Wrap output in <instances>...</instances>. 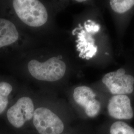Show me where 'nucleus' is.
Wrapping results in <instances>:
<instances>
[{"label":"nucleus","instance_id":"nucleus-7","mask_svg":"<svg viewBox=\"0 0 134 134\" xmlns=\"http://www.w3.org/2000/svg\"><path fill=\"white\" fill-rule=\"evenodd\" d=\"M19 36L14 24L7 19H0V48L14 43Z\"/></svg>","mask_w":134,"mask_h":134},{"label":"nucleus","instance_id":"nucleus-6","mask_svg":"<svg viewBox=\"0 0 134 134\" xmlns=\"http://www.w3.org/2000/svg\"><path fill=\"white\" fill-rule=\"evenodd\" d=\"M108 111L112 117L119 120H129L134 116L131 101L126 95H115L109 101Z\"/></svg>","mask_w":134,"mask_h":134},{"label":"nucleus","instance_id":"nucleus-8","mask_svg":"<svg viewBox=\"0 0 134 134\" xmlns=\"http://www.w3.org/2000/svg\"><path fill=\"white\" fill-rule=\"evenodd\" d=\"M96 93L91 88L86 86H78L74 91L73 97L77 104L85 109L96 102Z\"/></svg>","mask_w":134,"mask_h":134},{"label":"nucleus","instance_id":"nucleus-1","mask_svg":"<svg viewBox=\"0 0 134 134\" xmlns=\"http://www.w3.org/2000/svg\"><path fill=\"white\" fill-rule=\"evenodd\" d=\"M13 7L19 19L30 26H41L48 20L46 8L37 0H14Z\"/></svg>","mask_w":134,"mask_h":134},{"label":"nucleus","instance_id":"nucleus-3","mask_svg":"<svg viewBox=\"0 0 134 134\" xmlns=\"http://www.w3.org/2000/svg\"><path fill=\"white\" fill-rule=\"evenodd\" d=\"M34 124L40 134H60L64 129L61 119L51 110L39 107L34 110Z\"/></svg>","mask_w":134,"mask_h":134},{"label":"nucleus","instance_id":"nucleus-11","mask_svg":"<svg viewBox=\"0 0 134 134\" xmlns=\"http://www.w3.org/2000/svg\"><path fill=\"white\" fill-rule=\"evenodd\" d=\"M110 134H134V129L122 121L114 123L110 127Z\"/></svg>","mask_w":134,"mask_h":134},{"label":"nucleus","instance_id":"nucleus-5","mask_svg":"<svg viewBox=\"0 0 134 134\" xmlns=\"http://www.w3.org/2000/svg\"><path fill=\"white\" fill-rule=\"evenodd\" d=\"M34 112V106L31 99L23 97L10 107L6 115L10 124L14 128H19L33 118Z\"/></svg>","mask_w":134,"mask_h":134},{"label":"nucleus","instance_id":"nucleus-9","mask_svg":"<svg viewBox=\"0 0 134 134\" xmlns=\"http://www.w3.org/2000/svg\"><path fill=\"white\" fill-rule=\"evenodd\" d=\"M13 91V87L6 82H0V115L5 111L9 103V96Z\"/></svg>","mask_w":134,"mask_h":134},{"label":"nucleus","instance_id":"nucleus-4","mask_svg":"<svg viewBox=\"0 0 134 134\" xmlns=\"http://www.w3.org/2000/svg\"><path fill=\"white\" fill-rule=\"evenodd\" d=\"M124 69L106 74L102 82L111 93L115 95L130 94L134 91V77L125 74Z\"/></svg>","mask_w":134,"mask_h":134},{"label":"nucleus","instance_id":"nucleus-10","mask_svg":"<svg viewBox=\"0 0 134 134\" xmlns=\"http://www.w3.org/2000/svg\"><path fill=\"white\" fill-rule=\"evenodd\" d=\"M110 4L112 9L116 13L122 14L133 7L134 0H111Z\"/></svg>","mask_w":134,"mask_h":134},{"label":"nucleus","instance_id":"nucleus-2","mask_svg":"<svg viewBox=\"0 0 134 134\" xmlns=\"http://www.w3.org/2000/svg\"><path fill=\"white\" fill-rule=\"evenodd\" d=\"M28 70L31 76L38 80L55 81L64 77L66 66L63 61L54 57L44 62L32 60L28 64Z\"/></svg>","mask_w":134,"mask_h":134}]
</instances>
